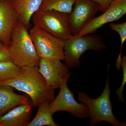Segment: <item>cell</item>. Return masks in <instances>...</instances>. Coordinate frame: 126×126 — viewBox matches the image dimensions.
Listing matches in <instances>:
<instances>
[{
    "instance_id": "obj_10",
    "label": "cell",
    "mask_w": 126,
    "mask_h": 126,
    "mask_svg": "<svg viewBox=\"0 0 126 126\" xmlns=\"http://www.w3.org/2000/svg\"><path fill=\"white\" fill-rule=\"evenodd\" d=\"M39 67V72L47 85L54 90L60 88L66 78L71 74L66 64L59 60L40 59Z\"/></svg>"
},
{
    "instance_id": "obj_17",
    "label": "cell",
    "mask_w": 126,
    "mask_h": 126,
    "mask_svg": "<svg viewBox=\"0 0 126 126\" xmlns=\"http://www.w3.org/2000/svg\"><path fill=\"white\" fill-rule=\"evenodd\" d=\"M21 71V68L11 61L0 62V83L15 78Z\"/></svg>"
},
{
    "instance_id": "obj_6",
    "label": "cell",
    "mask_w": 126,
    "mask_h": 126,
    "mask_svg": "<svg viewBox=\"0 0 126 126\" xmlns=\"http://www.w3.org/2000/svg\"><path fill=\"white\" fill-rule=\"evenodd\" d=\"M29 33L37 54L40 59L64 60L65 41L34 26L31 29Z\"/></svg>"
},
{
    "instance_id": "obj_12",
    "label": "cell",
    "mask_w": 126,
    "mask_h": 126,
    "mask_svg": "<svg viewBox=\"0 0 126 126\" xmlns=\"http://www.w3.org/2000/svg\"><path fill=\"white\" fill-rule=\"evenodd\" d=\"M33 106L29 102L14 108L0 116V126H27L31 121Z\"/></svg>"
},
{
    "instance_id": "obj_9",
    "label": "cell",
    "mask_w": 126,
    "mask_h": 126,
    "mask_svg": "<svg viewBox=\"0 0 126 126\" xmlns=\"http://www.w3.org/2000/svg\"><path fill=\"white\" fill-rule=\"evenodd\" d=\"M75 6L69 15V25L72 34H77L86 23L101 11L99 4L93 0H75Z\"/></svg>"
},
{
    "instance_id": "obj_16",
    "label": "cell",
    "mask_w": 126,
    "mask_h": 126,
    "mask_svg": "<svg viewBox=\"0 0 126 126\" xmlns=\"http://www.w3.org/2000/svg\"><path fill=\"white\" fill-rule=\"evenodd\" d=\"M75 0H43L39 9L70 14Z\"/></svg>"
},
{
    "instance_id": "obj_11",
    "label": "cell",
    "mask_w": 126,
    "mask_h": 126,
    "mask_svg": "<svg viewBox=\"0 0 126 126\" xmlns=\"http://www.w3.org/2000/svg\"><path fill=\"white\" fill-rule=\"evenodd\" d=\"M18 21L11 0H0V40L10 45L12 34Z\"/></svg>"
},
{
    "instance_id": "obj_1",
    "label": "cell",
    "mask_w": 126,
    "mask_h": 126,
    "mask_svg": "<svg viewBox=\"0 0 126 126\" xmlns=\"http://www.w3.org/2000/svg\"><path fill=\"white\" fill-rule=\"evenodd\" d=\"M7 85L25 93L31 98L34 107H38L45 100L52 101L54 98L55 90L47 85L39 72V67H24L15 78L0 83V85Z\"/></svg>"
},
{
    "instance_id": "obj_19",
    "label": "cell",
    "mask_w": 126,
    "mask_h": 126,
    "mask_svg": "<svg viewBox=\"0 0 126 126\" xmlns=\"http://www.w3.org/2000/svg\"><path fill=\"white\" fill-rule=\"evenodd\" d=\"M121 66L122 68L123 77L122 83L121 87L117 90L116 94L117 95L118 98V101H122L126 103V101L123 98V92L124 89V87L126 82V56L124 55L122 58L121 61Z\"/></svg>"
},
{
    "instance_id": "obj_15",
    "label": "cell",
    "mask_w": 126,
    "mask_h": 126,
    "mask_svg": "<svg viewBox=\"0 0 126 126\" xmlns=\"http://www.w3.org/2000/svg\"><path fill=\"white\" fill-rule=\"evenodd\" d=\"M50 103L49 100L47 99L40 104L35 117L30 122L27 126H59L53 119V114L49 107Z\"/></svg>"
},
{
    "instance_id": "obj_2",
    "label": "cell",
    "mask_w": 126,
    "mask_h": 126,
    "mask_svg": "<svg viewBox=\"0 0 126 126\" xmlns=\"http://www.w3.org/2000/svg\"><path fill=\"white\" fill-rule=\"evenodd\" d=\"M11 61L20 68L39 67L38 56L28 29L18 21L12 34L9 46Z\"/></svg>"
},
{
    "instance_id": "obj_3",
    "label": "cell",
    "mask_w": 126,
    "mask_h": 126,
    "mask_svg": "<svg viewBox=\"0 0 126 126\" xmlns=\"http://www.w3.org/2000/svg\"><path fill=\"white\" fill-rule=\"evenodd\" d=\"M108 77L102 93L98 97L93 99L84 92L78 94V101L85 104L88 109L90 118L89 126H94L101 121L108 122L113 126H126V122L118 120L113 115L112 105L110 100L111 90L109 79V65H108Z\"/></svg>"
},
{
    "instance_id": "obj_21",
    "label": "cell",
    "mask_w": 126,
    "mask_h": 126,
    "mask_svg": "<svg viewBox=\"0 0 126 126\" xmlns=\"http://www.w3.org/2000/svg\"><path fill=\"white\" fill-rule=\"evenodd\" d=\"M97 2L101 8V11L104 12L107 9L112 0H93Z\"/></svg>"
},
{
    "instance_id": "obj_4",
    "label": "cell",
    "mask_w": 126,
    "mask_h": 126,
    "mask_svg": "<svg viewBox=\"0 0 126 126\" xmlns=\"http://www.w3.org/2000/svg\"><path fill=\"white\" fill-rule=\"evenodd\" d=\"M70 14L39 9L32 16L34 26L65 41L73 36L69 25Z\"/></svg>"
},
{
    "instance_id": "obj_13",
    "label": "cell",
    "mask_w": 126,
    "mask_h": 126,
    "mask_svg": "<svg viewBox=\"0 0 126 126\" xmlns=\"http://www.w3.org/2000/svg\"><path fill=\"white\" fill-rule=\"evenodd\" d=\"M14 89L9 85H0V116L16 106L31 102L26 95L16 94Z\"/></svg>"
},
{
    "instance_id": "obj_20",
    "label": "cell",
    "mask_w": 126,
    "mask_h": 126,
    "mask_svg": "<svg viewBox=\"0 0 126 126\" xmlns=\"http://www.w3.org/2000/svg\"><path fill=\"white\" fill-rule=\"evenodd\" d=\"M11 61L9 46L0 40V62Z\"/></svg>"
},
{
    "instance_id": "obj_8",
    "label": "cell",
    "mask_w": 126,
    "mask_h": 126,
    "mask_svg": "<svg viewBox=\"0 0 126 126\" xmlns=\"http://www.w3.org/2000/svg\"><path fill=\"white\" fill-rule=\"evenodd\" d=\"M126 14V0H112L103 14L86 23L77 35L82 36L94 33L104 25L118 20Z\"/></svg>"
},
{
    "instance_id": "obj_7",
    "label": "cell",
    "mask_w": 126,
    "mask_h": 126,
    "mask_svg": "<svg viewBox=\"0 0 126 126\" xmlns=\"http://www.w3.org/2000/svg\"><path fill=\"white\" fill-rule=\"evenodd\" d=\"M70 76L64 81L57 96L49 104L50 110L53 114L59 111H65L72 116L80 118L88 117V109L85 104L79 103L75 100L73 93L68 87L67 82Z\"/></svg>"
},
{
    "instance_id": "obj_14",
    "label": "cell",
    "mask_w": 126,
    "mask_h": 126,
    "mask_svg": "<svg viewBox=\"0 0 126 126\" xmlns=\"http://www.w3.org/2000/svg\"><path fill=\"white\" fill-rule=\"evenodd\" d=\"M43 0H12L11 4L18 15L19 21L29 29L32 16L40 7Z\"/></svg>"
},
{
    "instance_id": "obj_5",
    "label": "cell",
    "mask_w": 126,
    "mask_h": 126,
    "mask_svg": "<svg viewBox=\"0 0 126 126\" xmlns=\"http://www.w3.org/2000/svg\"><path fill=\"white\" fill-rule=\"evenodd\" d=\"M107 48L103 40L98 35H73L64 43V60L66 65L69 68H79L81 65L80 57L84 53L89 50L98 52Z\"/></svg>"
},
{
    "instance_id": "obj_18",
    "label": "cell",
    "mask_w": 126,
    "mask_h": 126,
    "mask_svg": "<svg viewBox=\"0 0 126 126\" xmlns=\"http://www.w3.org/2000/svg\"><path fill=\"white\" fill-rule=\"evenodd\" d=\"M111 29L117 32L119 34L121 40V47L120 53L118 56L116 62V66L118 70H121L122 52L123 46L126 39V22L121 23H111L109 24Z\"/></svg>"
},
{
    "instance_id": "obj_22",
    "label": "cell",
    "mask_w": 126,
    "mask_h": 126,
    "mask_svg": "<svg viewBox=\"0 0 126 126\" xmlns=\"http://www.w3.org/2000/svg\"></svg>"
}]
</instances>
